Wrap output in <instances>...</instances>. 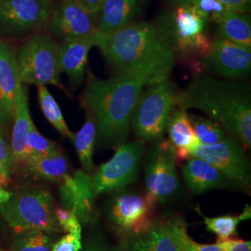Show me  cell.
<instances>
[{
	"mask_svg": "<svg viewBox=\"0 0 251 251\" xmlns=\"http://www.w3.org/2000/svg\"><path fill=\"white\" fill-rule=\"evenodd\" d=\"M98 47L117 75L144 78L148 86L171 77L177 55L158 24L131 23L110 34H95Z\"/></svg>",
	"mask_w": 251,
	"mask_h": 251,
	"instance_id": "1",
	"label": "cell"
},
{
	"mask_svg": "<svg viewBox=\"0 0 251 251\" xmlns=\"http://www.w3.org/2000/svg\"><path fill=\"white\" fill-rule=\"evenodd\" d=\"M177 107L197 109L222 126L244 149L251 146V92L249 85L219 79L208 74L194 75L177 94Z\"/></svg>",
	"mask_w": 251,
	"mask_h": 251,
	"instance_id": "2",
	"label": "cell"
},
{
	"mask_svg": "<svg viewBox=\"0 0 251 251\" xmlns=\"http://www.w3.org/2000/svg\"><path fill=\"white\" fill-rule=\"evenodd\" d=\"M144 86V78L117 75L102 79L88 73L81 104L96 120L97 140L104 147L124 144L129 134L132 113Z\"/></svg>",
	"mask_w": 251,
	"mask_h": 251,
	"instance_id": "3",
	"label": "cell"
},
{
	"mask_svg": "<svg viewBox=\"0 0 251 251\" xmlns=\"http://www.w3.org/2000/svg\"><path fill=\"white\" fill-rule=\"evenodd\" d=\"M55 209L50 191L33 186L11 194L8 201L0 204V215L16 233L28 231L61 233Z\"/></svg>",
	"mask_w": 251,
	"mask_h": 251,
	"instance_id": "4",
	"label": "cell"
},
{
	"mask_svg": "<svg viewBox=\"0 0 251 251\" xmlns=\"http://www.w3.org/2000/svg\"><path fill=\"white\" fill-rule=\"evenodd\" d=\"M177 87L171 77L148 86L136 102L130 125L138 140L161 141L171 113L177 107Z\"/></svg>",
	"mask_w": 251,
	"mask_h": 251,
	"instance_id": "5",
	"label": "cell"
},
{
	"mask_svg": "<svg viewBox=\"0 0 251 251\" xmlns=\"http://www.w3.org/2000/svg\"><path fill=\"white\" fill-rule=\"evenodd\" d=\"M58 48L59 44L50 34L37 32L29 36L16 53L22 83L52 85L64 90L60 77Z\"/></svg>",
	"mask_w": 251,
	"mask_h": 251,
	"instance_id": "6",
	"label": "cell"
},
{
	"mask_svg": "<svg viewBox=\"0 0 251 251\" xmlns=\"http://www.w3.org/2000/svg\"><path fill=\"white\" fill-rule=\"evenodd\" d=\"M207 23L194 6L178 7L157 23L176 55L186 59L200 58L207 52L211 39Z\"/></svg>",
	"mask_w": 251,
	"mask_h": 251,
	"instance_id": "7",
	"label": "cell"
},
{
	"mask_svg": "<svg viewBox=\"0 0 251 251\" xmlns=\"http://www.w3.org/2000/svg\"><path fill=\"white\" fill-rule=\"evenodd\" d=\"M144 142H126L116 147L108 161L101 164L91 176L96 196L117 192L137 179L144 154Z\"/></svg>",
	"mask_w": 251,
	"mask_h": 251,
	"instance_id": "8",
	"label": "cell"
},
{
	"mask_svg": "<svg viewBox=\"0 0 251 251\" xmlns=\"http://www.w3.org/2000/svg\"><path fill=\"white\" fill-rule=\"evenodd\" d=\"M158 142L149 152L145 164V195L156 204L168 202L179 189L174 149L169 140Z\"/></svg>",
	"mask_w": 251,
	"mask_h": 251,
	"instance_id": "9",
	"label": "cell"
},
{
	"mask_svg": "<svg viewBox=\"0 0 251 251\" xmlns=\"http://www.w3.org/2000/svg\"><path fill=\"white\" fill-rule=\"evenodd\" d=\"M54 9L53 0H4L0 30L7 36L43 32Z\"/></svg>",
	"mask_w": 251,
	"mask_h": 251,
	"instance_id": "10",
	"label": "cell"
},
{
	"mask_svg": "<svg viewBox=\"0 0 251 251\" xmlns=\"http://www.w3.org/2000/svg\"><path fill=\"white\" fill-rule=\"evenodd\" d=\"M191 157H198L209 163L240 188H250V163L242 145L233 136L213 145L198 144L191 151Z\"/></svg>",
	"mask_w": 251,
	"mask_h": 251,
	"instance_id": "11",
	"label": "cell"
},
{
	"mask_svg": "<svg viewBox=\"0 0 251 251\" xmlns=\"http://www.w3.org/2000/svg\"><path fill=\"white\" fill-rule=\"evenodd\" d=\"M155 205L146 195L117 194L109 202L108 219L120 233L137 235L147 232L154 224Z\"/></svg>",
	"mask_w": 251,
	"mask_h": 251,
	"instance_id": "12",
	"label": "cell"
},
{
	"mask_svg": "<svg viewBox=\"0 0 251 251\" xmlns=\"http://www.w3.org/2000/svg\"><path fill=\"white\" fill-rule=\"evenodd\" d=\"M198 64L206 72L224 78L239 79L250 75L251 51L243 46L216 36Z\"/></svg>",
	"mask_w": 251,
	"mask_h": 251,
	"instance_id": "13",
	"label": "cell"
},
{
	"mask_svg": "<svg viewBox=\"0 0 251 251\" xmlns=\"http://www.w3.org/2000/svg\"><path fill=\"white\" fill-rule=\"evenodd\" d=\"M47 30L62 40L92 36L98 30L97 14L86 11L73 0H62L52 10Z\"/></svg>",
	"mask_w": 251,
	"mask_h": 251,
	"instance_id": "14",
	"label": "cell"
},
{
	"mask_svg": "<svg viewBox=\"0 0 251 251\" xmlns=\"http://www.w3.org/2000/svg\"><path fill=\"white\" fill-rule=\"evenodd\" d=\"M20 79L16 53L8 42L0 39V131L6 133L12 124Z\"/></svg>",
	"mask_w": 251,
	"mask_h": 251,
	"instance_id": "15",
	"label": "cell"
},
{
	"mask_svg": "<svg viewBox=\"0 0 251 251\" xmlns=\"http://www.w3.org/2000/svg\"><path fill=\"white\" fill-rule=\"evenodd\" d=\"M59 192L63 207L74 211L81 225H88L94 214L97 197L90 173L79 170L73 176L66 174L60 182Z\"/></svg>",
	"mask_w": 251,
	"mask_h": 251,
	"instance_id": "16",
	"label": "cell"
},
{
	"mask_svg": "<svg viewBox=\"0 0 251 251\" xmlns=\"http://www.w3.org/2000/svg\"><path fill=\"white\" fill-rule=\"evenodd\" d=\"M95 34L63 40L58 48L61 72L66 74L74 90L77 89L84 80L89 51L92 47H95Z\"/></svg>",
	"mask_w": 251,
	"mask_h": 251,
	"instance_id": "17",
	"label": "cell"
},
{
	"mask_svg": "<svg viewBox=\"0 0 251 251\" xmlns=\"http://www.w3.org/2000/svg\"><path fill=\"white\" fill-rule=\"evenodd\" d=\"M182 177L194 195H201L215 189L232 187L233 182L209 163L191 157L181 168Z\"/></svg>",
	"mask_w": 251,
	"mask_h": 251,
	"instance_id": "18",
	"label": "cell"
},
{
	"mask_svg": "<svg viewBox=\"0 0 251 251\" xmlns=\"http://www.w3.org/2000/svg\"><path fill=\"white\" fill-rule=\"evenodd\" d=\"M33 124L29 112L27 90L22 86L17 93L12 119V131L10 140V155L12 168L23 166L26 161V136Z\"/></svg>",
	"mask_w": 251,
	"mask_h": 251,
	"instance_id": "19",
	"label": "cell"
},
{
	"mask_svg": "<svg viewBox=\"0 0 251 251\" xmlns=\"http://www.w3.org/2000/svg\"><path fill=\"white\" fill-rule=\"evenodd\" d=\"M143 0H105L97 14V28L110 34L133 22L142 8Z\"/></svg>",
	"mask_w": 251,
	"mask_h": 251,
	"instance_id": "20",
	"label": "cell"
},
{
	"mask_svg": "<svg viewBox=\"0 0 251 251\" xmlns=\"http://www.w3.org/2000/svg\"><path fill=\"white\" fill-rule=\"evenodd\" d=\"M167 131L177 161H187L191 158V151L200 143L186 110L179 107L173 110L168 122Z\"/></svg>",
	"mask_w": 251,
	"mask_h": 251,
	"instance_id": "21",
	"label": "cell"
},
{
	"mask_svg": "<svg viewBox=\"0 0 251 251\" xmlns=\"http://www.w3.org/2000/svg\"><path fill=\"white\" fill-rule=\"evenodd\" d=\"M119 251H179L175 242L169 220L154 222L152 227L145 233L133 236L122 246Z\"/></svg>",
	"mask_w": 251,
	"mask_h": 251,
	"instance_id": "22",
	"label": "cell"
},
{
	"mask_svg": "<svg viewBox=\"0 0 251 251\" xmlns=\"http://www.w3.org/2000/svg\"><path fill=\"white\" fill-rule=\"evenodd\" d=\"M212 22L218 25L217 36L251 50V19L247 13L226 10Z\"/></svg>",
	"mask_w": 251,
	"mask_h": 251,
	"instance_id": "23",
	"label": "cell"
},
{
	"mask_svg": "<svg viewBox=\"0 0 251 251\" xmlns=\"http://www.w3.org/2000/svg\"><path fill=\"white\" fill-rule=\"evenodd\" d=\"M29 175L35 179L60 183L68 171V163L62 150L44 156L28 159L23 165Z\"/></svg>",
	"mask_w": 251,
	"mask_h": 251,
	"instance_id": "24",
	"label": "cell"
},
{
	"mask_svg": "<svg viewBox=\"0 0 251 251\" xmlns=\"http://www.w3.org/2000/svg\"><path fill=\"white\" fill-rule=\"evenodd\" d=\"M73 142L83 171L90 173L95 171L93 153L97 142V126L93 114L86 110V119L79 131L74 134Z\"/></svg>",
	"mask_w": 251,
	"mask_h": 251,
	"instance_id": "25",
	"label": "cell"
},
{
	"mask_svg": "<svg viewBox=\"0 0 251 251\" xmlns=\"http://www.w3.org/2000/svg\"><path fill=\"white\" fill-rule=\"evenodd\" d=\"M197 211L202 217L206 230L215 233L218 241L232 239L233 236L236 235L239 224L244 221L250 220L251 217V207L249 205H247L242 212L237 215L227 214L218 217H206L203 215L198 207H197Z\"/></svg>",
	"mask_w": 251,
	"mask_h": 251,
	"instance_id": "26",
	"label": "cell"
},
{
	"mask_svg": "<svg viewBox=\"0 0 251 251\" xmlns=\"http://www.w3.org/2000/svg\"><path fill=\"white\" fill-rule=\"evenodd\" d=\"M172 236L177 244L179 251H225L229 239L217 241L214 244H202L194 240L187 231V225L181 218H172L169 220Z\"/></svg>",
	"mask_w": 251,
	"mask_h": 251,
	"instance_id": "27",
	"label": "cell"
},
{
	"mask_svg": "<svg viewBox=\"0 0 251 251\" xmlns=\"http://www.w3.org/2000/svg\"><path fill=\"white\" fill-rule=\"evenodd\" d=\"M36 87L39 105L47 120L53 126L60 134L63 135V137L69 138L73 141L74 133L66 124L62 110L54 99L53 96L50 94L46 86Z\"/></svg>",
	"mask_w": 251,
	"mask_h": 251,
	"instance_id": "28",
	"label": "cell"
},
{
	"mask_svg": "<svg viewBox=\"0 0 251 251\" xmlns=\"http://www.w3.org/2000/svg\"><path fill=\"white\" fill-rule=\"evenodd\" d=\"M198 141L204 145H213L222 143L229 138V135L214 120L199 116L189 117Z\"/></svg>",
	"mask_w": 251,
	"mask_h": 251,
	"instance_id": "29",
	"label": "cell"
},
{
	"mask_svg": "<svg viewBox=\"0 0 251 251\" xmlns=\"http://www.w3.org/2000/svg\"><path fill=\"white\" fill-rule=\"evenodd\" d=\"M51 234L42 231L17 233L10 251H51L55 242Z\"/></svg>",
	"mask_w": 251,
	"mask_h": 251,
	"instance_id": "30",
	"label": "cell"
},
{
	"mask_svg": "<svg viewBox=\"0 0 251 251\" xmlns=\"http://www.w3.org/2000/svg\"><path fill=\"white\" fill-rule=\"evenodd\" d=\"M27 158H36L50 154L61 150L60 146L53 141L49 140L48 138L41 134L34 125L31 126L30 130L26 136Z\"/></svg>",
	"mask_w": 251,
	"mask_h": 251,
	"instance_id": "31",
	"label": "cell"
},
{
	"mask_svg": "<svg viewBox=\"0 0 251 251\" xmlns=\"http://www.w3.org/2000/svg\"><path fill=\"white\" fill-rule=\"evenodd\" d=\"M55 217L57 223L66 233H82V226L76 215L71 209L64 207H57L55 209Z\"/></svg>",
	"mask_w": 251,
	"mask_h": 251,
	"instance_id": "32",
	"label": "cell"
},
{
	"mask_svg": "<svg viewBox=\"0 0 251 251\" xmlns=\"http://www.w3.org/2000/svg\"><path fill=\"white\" fill-rule=\"evenodd\" d=\"M194 7L207 21L211 22L217 16L226 11L225 7L219 0H198Z\"/></svg>",
	"mask_w": 251,
	"mask_h": 251,
	"instance_id": "33",
	"label": "cell"
},
{
	"mask_svg": "<svg viewBox=\"0 0 251 251\" xmlns=\"http://www.w3.org/2000/svg\"><path fill=\"white\" fill-rule=\"evenodd\" d=\"M82 233H66L60 240L54 242L51 251H80Z\"/></svg>",
	"mask_w": 251,
	"mask_h": 251,
	"instance_id": "34",
	"label": "cell"
},
{
	"mask_svg": "<svg viewBox=\"0 0 251 251\" xmlns=\"http://www.w3.org/2000/svg\"><path fill=\"white\" fill-rule=\"evenodd\" d=\"M12 170V162L10 149L0 131V173L3 178L9 182L10 172Z\"/></svg>",
	"mask_w": 251,
	"mask_h": 251,
	"instance_id": "35",
	"label": "cell"
},
{
	"mask_svg": "<svg viewBox=\"0 0 251 251\" xmlns=\"http://www.w3.org/2000/svg\"><path fill=\"white\" fill-rule=\"evenodd\" d=\"M226 10L246 13L250 10L251 0H219Z\"/></svg>",
	"mask_w": 251,
	"mask_h": 251,
	"instance_id": "36",
	"label": "cell"
},
{
	"mask_svg": "<svg viewBox=\"0 0 251 251\" xmlns=\"http://www.w3.org/2000/svg\"><path fill=\"white\" fill-rule=\"evenodd\" d=\"M82 9L90 12L91 14H98L105 0H73Z\"/></svg>",
	"mask_w": 251,
	"mask_h": 251,
	"instance_id": "37",
	"label": "cell"
},
{
	"mask_svg": "<svg viewBox=\"0 0 251 251\" xmlns=\"http://www.w3.org/2000/svg\"><path fill=\"white\" fill-rule=\"evenodd\" d=\"M225 251H251V242L242 239H229Z\"/></svg>",
	"mask_w": 251,
	"mask_h": 251,
	"instance_id": "38",
	"label": "cell"
},
{
	"mask_svg": "<svg viewBox=\"0 0 251 251\" xmlns=\"http://www.w3.org/2000/svg\"><path fill=\"white\" fill-rule=\"evenodd\" d=\"M80 251H112L107 245L100 239H90L82 248Z\"/></svg>",
	"mask_w": 251,
	"mask_h": 251,
	"instance_id": "39",
	"label": "cell"
},
{
	"mask_svg": "<svg viewBox=\"0 0 251 251\" xmlns=\"http://www.w3.org/2000/svg\"><path fill=\"white\" fill-rule=\"evenodd\" d=\"M175 8L184 6H195L198 0H168Z\"/></svg>",
	"mask_w": 251,
	"mask_h": 251,
	"instance_id": "40",
	"label": "cell"
},
{
	"mask_svg": "<svg viewBox=\"0 0 251 251\" xmlns=\"http://www.w3.org/2000/svg\"><path fill=\"white\" fill-rule=\"evenodd\" d=\"M10 197H11V193H9L8 191L0 187V204L8 201Z\"/></svg>",
	"mask_w": 251,
	"mask_h": 251,
	"instance_id": "41",
	"label": "cell"
},
{
	"mask_svg": "<svg viewBox=\"0 0 251 251\" xmlns=\"http://www.w3.org/2000/svg\"><path fill=\"white\" fill-rule=\"evenodd\" d=\"M4 220H3V218L1 217L0 215V238H1V236H2V234H3V232H4Z\"/></svg>",
	"mask_w": 251,
	"mask_h": 251,
	"instance_id": "42",
	"label": "cell"
},
{
	"mask_svg": "<svg viewBox=\"0 0 251 251\" xmlns=\"http://www.w3.org/2000/svg\"><path fill=\"white\" fill-rule=\"evenodd\" d=\"M7 184H8V181L3 178V176L0 173V185L1 186H6Z\"/></svg>",
	"mask_w": 251,
	"mask_h": 251,
	"instance_id": "43",
	"label": "cell"
},
{
	"mask_svg": "<svg viewBox=\"0 0 251 251\" xmlns=\"http://www.w3.org/2000/svg\"><path fill=\"white\" fill-rule=\"evenodd\" d=\"M3 3H4V0H0V14H1V9L3 7Z\"/></svg>",
	"mask_w": 251,
	"mask_h": 251,
	"instance_id": "44",
	"label": "cell"
},
{
	"mask_svg": "<svg viewBox=\"0 0 251 251\" xmlns=\"http://www.w3.org/2000/svg\"><path fill=\"white\" fill-rule=\"evenodd\" d=\"M0 251H3V250H0Z\"/></svg>",
	"mask_w": 251,
	"mask_h": 251,
	"instance_id": "45",
	"label": "cell"
}]
</instances>
